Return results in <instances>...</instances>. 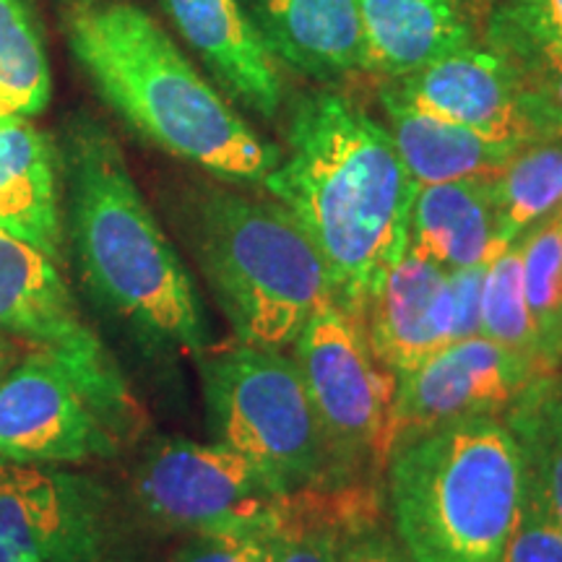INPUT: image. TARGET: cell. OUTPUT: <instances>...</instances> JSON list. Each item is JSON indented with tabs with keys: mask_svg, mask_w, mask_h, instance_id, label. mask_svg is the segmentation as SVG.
<instances>
[{
	"mask_svg": "<svg viewBox=\"0 0 562 562\" xmlns=\"http://www.w3.org/2000/svg\"><path fill=\"white\" fill-rule=\"evenodd\" d=\"M55 144L66 263L89 300L149 357L199 360L211 349L206 307L140 195L117 138L94 115L74 112Z\"/></svg>",
	"mask_w": 562,
	"mask_h": 562,
	"instance_id": "obj_1",
	"label": "cell"
},
{
	"mask_svg": "<svg viewBox=\"0 0 562 562\" xmlns=\"http://www.w3.org/2000/svg\"><path fill=\"white\" fill-rule=\"evenodd\" d=\"M261 188L307 232L334 302L357 321L381 273L409 250L419 191L389 128L339 91H311L292 104L286 149Z\"/></svg>",
	"mask_w": 562,
	"mask_h": 562,
	"instance_id": "obj_2",
	"label": "cell"
},
{
	"mask_svg": "<svg viewBox=\"0 0 562 562\" xmlns=\"http://www.w3.org/2000/svg\"><path fill=\"white\" fill-rule=\"evenodd\" d=\"M63 26L100 100L146 144L229 186H263L279 165V146L258 136L136 3L76 0Z\"/></svg>",
	"mask_w": 562,
	"mask_h": 562,
	"instance_id": "obj_3",
	"label": "cell"
},
{
	"mask_svg": "<svg viewBox=\"0 0 562 562\" xmlns=\"http://www.w3.org/2000/svg\"><path fill=\"white\" fill-rule=\"evenodd\" d=\"M385 505L406 562H497L526 501V474L503 419L446 425L393 446Z\"/></svg>",
	"mask_w": 562,
	"mask_h": 562,
	"instance_id": "obj_4",
	"label": "cell"
},
{
	"mask_svg": "<svg viewBox=\"0 0 562 562\" xmlns=\"http://www.w3.org/2000/svg\"><path fill=\"white\" fill-rule=\"evenodd\" d=\"M180 227L235 341L290 349L331 297L321 252L273 199L199 182L182 195Z\"/></svg>",
	"mask_w": 562,
	"mask_h": 562,
	"instance_id": "obj_5",
	"label": "cell"
},
{
	"mask_svg": "<svg viewBox=\"0 0 562 562\" xmlns=\"http://www.w3.org/2000/svg\"><path fill=\"white\" fill-rule=\"evenodd\" d=\"M209 430L290 495L341 490L294 357L235 341L199 360Z\"/></svg>",
	"mask_w": 562,
	"mask_h": 562,
	"instance_id": "obj_6",
	"label": "cell"
},
{
	"mask_svg": "<svg viewBox=\"0 0 562 562\" xmlns=\"http://www.w3.org/2000/svg\"><path fill=\"white\" fill-rule=\"evenodd\" d=\"M339 487H381L398 378L372 355L360 323L323 300L292 344Z\"/></svg>",
	"mask_w": 562,
	"mask_h": 562,
	"instance_id": "obj_7",
	"label": "cell"
},
{
	"mask_svg": "<svg viewBox=\"0 0 562 562\" xmlns=\"http://www.w3.org/2000/svg\"><path fill=\"white\" fill-rule=\"evenodd\" d=\"M0 334L66 364L123 442L146 430V412L100 334L83 318L68 279L45 252L0 229Z\"/></svg>",
	"mask_w": 562,
	"mask_h": 562,
	"instance_id": "obj_8",
	"label": "cell"
},
{
	"mask_svg": "<svg viewBox=\"0 0 562 562\" xmlns=\"http://www.w3.org/2000/svg\"><path fill=\"white\" fill-rule=\"evenodd\" d=\"M131 503L144 521L170 533L277 529L292 495L224 442L159 438L131 474Z\"/></svg>",
	"mask_w": 562,
	"mask_h": 562,
	"instance_id": "obj_9",
	"label": "cell"
},
{
	"mask_svg": "<svg viewBox=\"0 0 562 562\" xmlns=\"http://www.w3.org/2000/svg\"><path fill=\"white\" fill-rule=\"evenodd\" d=\"M0 562H144L131 505L76 467H5Z\"/></svg>",
	"mask_w": 562,
	"mask_h": 562,
	"instance_id": "obj_10",
	"label": "cell"
},
{
	"mask_svg": "<svg viewBox=\"0 0 562 562\" xmlns=\"http://www.w3.org/2000/svg\"><path fill=\"white\" fill-rule=\"evenodd\" d=\"M125 446L66 364L24 349L0 378V463L83 467L117 459Z\"/></svg>",
	"mask_w": 562,
	"mask_h": 562,
	"instance_id": "obj_11",
	"label": "cell"
},
{
	"mask_svg": "<svg viewBox=\"0 0 562 562\" xmlns=\"http://www.w3.org/2000/svg\"><path fill=\"white\" fill-rule=\"evenodd\" d=\"M391 87L414 108L513 149L562 138V110L495 47L467 45Z\"/></svg>",
	"mask_w": 562,
	"mask_h": 562,
	"instance_id": "obj_12",
	"label": "cell"
},
{
	"mask_svg": "<svg viewBox=\"0 0 562 562\" xmlns=\"http://www.w3.org/2000/svg\"><path fill=\"white\" fill-rule=\"evenodd\" d=\"M537 375L544 372L531 360L484 336L448 344L398 378L389 453L398 442L456 422L501 419Z\"/></svg>",
	"mask_w": 562,
	"mask_h": 562,
	"instance_id": "obj_13",
	"label": "cell"
},
{
	"mask_svg": "<svg viewBox=\"0 0 562 562\" xmlns=\"http://www.w3.org/2000/svg\"><path fill=\"white\" fill-rule=\"evenodd\" d=\"M357 323L372 355L402 378L453 344L451 277L406 250L375 281Z\"/></svg>",
	"mask_w": 562,
	"mask_h": 562,
	"instance_id": "obj_14",
	"label": "cell"
},
{
	"mask_svg": "<svg viewBox=\"0 0 562 562\" xmlns=\"http://www.w3.org/2000/svg\"><path fill=\"white\" fill-rule=\"evenodd\" d=\"M159 5L232 104L263 121L279 115L284 81L243 0H159Z\"/></svg>",
	"mask_w": 562,
	"mask_h": 562,
	"instance_id": "obj_15",
	"label": "cell"
},
{
	"mask_svg": "<svg viewBox=\"0 0 562 562\" xmlns=\"http://www.w3.org/2000/svg\"><path fill=\"white\" fill-rule=\"evenodd\" d=\"M0 229L66 266L58 144L32 117L0 112Z\"/></svg>",
	"mask_w": 562,
	"mask_h": 562,
	"instance_id": "obj_16",
	"label": "cell"
},
{
	"mask_svg": "<svg viewBox=\"0 0 562 562\" xmlns=\"http://www.w3.org/2000/svg\"><path fill=\"white\" fill-rule=\"evenodd\" d=\"M273 58L315 81L364 70L357 0H243Z\"/></svg>",
	"mask_w": 562,
	"mask_h": 562,
	"instance_id": "obj_17",
	"label": "cell"
},
{
	"mask_svg": "<svg viewBox=\"0 0 562 562\" xmlns=\"http://www.w3.org/2000/svg\"><path fill=\"white\" fill-rule=\"evenodd\" d=\"M364 70L398 81L442 55L474 45L461 0H357Z\"/></svg>",
	"mask_w": 562,
	"mask_h": 562,
	"instance_id": "obj_18",
	"label": "cell"
},
{
	"mask_svg": "<svg viewBox=\"0 0 562 562\" xmlns=\"http://www.w3.org/2000/svg\"><path fill=\"white\" fill-rule=\"evenodd\" d=\"M409 250L446 271L487 266L505 250L497 243L490 175L419 188L409 220Z\"/></svg>",
	"mask_w": 562,
	"mask_h": 562,
	"instance_id": "obj_19",
	"label": "cell"
},
{
	"mask_svg": "<svg viewBox=\"0 0 562 562\" xmlns=\"http://www.w3.org/2000/svg\"><path fill=\"white\" fill-rule=\"evenodd\" d=\"M381 104L385 128L417 188L492 175L518 151L414 108L393 87L381 91Z\"/></svg>",
	"mask_w": 562,
	"mask_h": 562,
	"instance_id": "obj_20",
	"label": "cell"
},
{
	"mask_svg": "<svg viewBox=\"0 0 562 562\" xmlns=\"http://www.w3.org/2000/svg\"><path fill=\"white\" fill-rule=\"evenodd\" d=\"M526 474V503L562 526V368L537 375L503 414Z\"/></svg>",
	"mask_w": 562,
	"mask_h": 562,
	"instance_id": "obj_21",
	"label": "cell"
},
{
	"mask_svg": "<svg viewBox=\"0 0 562 562\" xmlns=\"http://www.w3.org/2000/svg\"><path fill=\"white\" fill-rule=\"evenodd\" d=\"M381 487L294 492L271 562H339L347 531L364 518L383 516Z\"/></svg>",
	"mask_w": 562,
	"mask_h": 562,
	"instance_id": "obj_22",
	"label": "cell"
},
{
	"mask_svg": "<svg viewBox=\"0 0 562 562\" xmlns=\"http://www.w3.org/2000/svg\"><path fill=\"white\" fill-rule=\"evenodd\" d=\"M497 243L508 248L526 232L562 211V138L518 149L490 175Z\"/></svg>",
	"mask_w": 562,
	"mask_h": 562,
	"instance_id": "obj_23",
	"label": "cell"
},
{
	"mask_svg": "<svg viewBox=\"0 0 562 562\" xmlns=\"http://www.w3.org/2000/svg\"><path fill=\"white\" fill-rule=\"evenodd\" d=\"M53 97V70L30 0H0V112L34 117Z\"/></svg>",
	"mask_w": 562,
	"mask_h": 562,
	"instance_id": "obj_24",
	"label": "cell"
},
{
	"mask_svg": "<svg viewBox=\"0 0 562 562\" xmlns=\"http://www.w3.org/2000/svg\"><path fill=\"white\" fill-rule=\"evenodd\" d=\"M480 336L518 351L542 372H552L542 362L537 323L526 300L521 240L510 243L501 256L487 263L482 286Z\"/></svg>",
	"mask_w": 562,
	"mask_h": 562,
	"instance_id": "obj_25",
	"label": "cell"
},
{
	"mask_svg": "<svg viewBox=\"0 0 562 562\" xmlns=\"http://www.w3.org/2000/svg\"><path fill=\"white\" fill-rule=\"evenodd\" d=\"M524 286L547 370L562 368V211L521 237Z\"/></svg>",
	"mask_w": 562,
	"mask_h": 562,
	"instance_id": "obj_26",
	"label": "cell"
},
{
	"mask_svg": "<svg viewBox=\"0 0 562 562\" xmlns=\"http://www.w3.org/2000/svg\"><path fill=\"white\" fill-rule=\"evenodd\" d=\"M487 37L490 47L516 63L531 87L562 110V45L531 37L501 13L490 19Z\"/></svg>",
	"mask_w": 562,
	"mask_h": 562,
	"instance_id": "obj_27",
	"label": "cell"
},
{
	"mask_svg": "<svg viewBox=\"0 0 562 562\" xmlns=\"http://www.w3.org/2000/svg\"><path fill=\"white\" fill-rule=\"evenodd\" d=\"M281 526L277 529L193 533L175 552L172 562H271L277 554Z\"/></svg>",
	"mask_w": 562,
	"mask_h": 562,
	"instance_id": "obj_28",
	"label": "cell"
},
{
	"mask_svg": "<svg viewBox=\"0 0 562 562\" xmlns=\"http://www.w3.org/2000/svg\"><path fill=\"white\" fill-rule=\"evenodd\" d=\"M497 562H562V526L524 501Z\"/></svg>",
	"mask_w": 562,
	"mask_h": 562,
	"instance_id": "obj_29",
	"label": "cell"
},
{
	"mask_svg": "<svg viewBox=\"0 0 562 562\" xmlns=\"http://www.w3.org/2000/svg\"><path fill=\"white\" fill-rule=\"evenodd\" d=\"M339 562H406V558L393 531L385 529L383 516H372L347 531Z\"/></svg>",
	"mask_w": 562,
	"mask_h": 562,
	"instance_id": "obj_30",
	"label": "cell"
},
{
	"mask_svg": "<svg viewBox=\"0 0 562 562\" xmlns=\"http://www.w3.org/2000/svg\"><path fill=\"white\" fill-rule=\"evenodd\" d=\"M484 271H487V266L448 271V277H451V297H453V341L480 336Z\"/></svg>",
	"mask_w": 562,
	"mask_h": 562,
	"instance_id": "obj_31",
	"label": "cell"
},
{
	"mask_svg": "<svg viewBox=\"0 0 562 562\" xmlns=\"http://www.w3.org/2000/svg\"><path fill=\"white\" fill-rule=\"evenodd\" d=\"M497 13L531 37L562 45V0H505Z\"/></svg>",
	"mask_w": 562,
	"mask_h": 562,
	"instance_id": "obj_32",
	"label": "cell"
},
{
	"mask_svg": "<svg viewBox=\"0 0 562 562\" xmlns=\"http://www.w3.org/2000/svg\"><path fill=\"white\" fill-rule=\"evenodd\" d=\"M24 355V347L21 344H16L13 339H9V336L0 334V378L9 372L13 364H16L19 357Z\"/></svg>",
	"mask_w": 562,
	"mask_h": 562,
	"instance_id": "obj_33",
	"label": "cell"
},
{
	"mask_svg": "<svg viewBox=\"0 0 562 562\" xmlns=\"http://www.w3.org/2000/svg\"><path fill=\"white\" fill-rule=\"evenodd\" d=\"M3 474H5V463H0V480H3Z\"/></svg>",
	"mask_w": 562,
	"mask_h": 562,
	"instance_id": "obj_34",
	"label": "cell"
},
{
	"mask_svg": "<svg viewBox=\"0 0 562 562\" xmlns=\"http://www.w3.org/2000/svg\"><path fill=\"white\" fill-rule=\"evenodd\" d=\"M497 3H505V0H497Z\"/></svg>",
	"mask_w": 562,
	"mask_h": 562,
	"instance_id": "obj_35",
	"label": "cell"
}]
</instances>
